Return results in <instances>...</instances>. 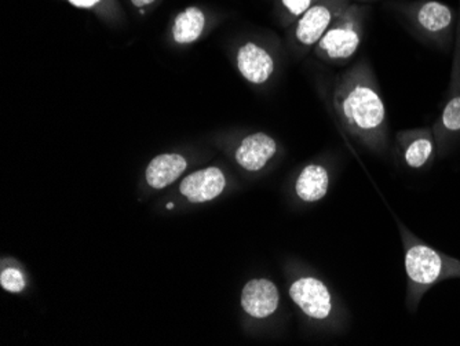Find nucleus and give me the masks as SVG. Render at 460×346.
Segmentation results:
<instances>
[{"label": "nucleus", "mask_w": 460, "mask_h": 346, "mask_svg": "<svg viewBox=\"0 0 460 346\" xmlns=\"http://www.w3.org/2000/svg\"><path fill=\"white\" fill-rule=\"evenodd\" d=\"M331 102L349 138L379 156L389 152L386 105L368 59H360L335 77Z\"/></svg>", "instance_id": "obj_1"}, {"label": "nucleus", "mask_w": 460, "mask_h": 346, "mask_svg": "<svg viewBox=\"0 0 460 346\" xmlns=\"http://www.w3.org/2000/svg\"><path fill=\"white\" fill-rule=\"evenodd\" d=\"M395 221L404 250V270L407 278L405 306L408 312L415 314L425 294L436 284L449 279L460 278V260L434 249L429 243L415 236L404 222L397 218Z\"/></svg>", "instance_id": "obj_2"}, {"label": "nucleus", "mask_w": 460, "mask_h": 346, "mask_svg": "<svg viewBox=\"0 0 460 346\" xmlns=\"http://www.w3.org/2000/svg\"><path fill=\"white\" fill-rule=\"evenodd\" d=\"M288 293L299 311L317 327L333 334H343L349 329L350 312L345 301L319 276H296Z\"/></svg>", "instance_id": "obj_3"}, {"label": "nucleus", "mask_w": 460, "mask_h": 346, "mask_svg": "<svg viewBox=\"0 0 460 346\" xmlns=\"http://www.w3.org/2000/svg\"><path fill=\"white\" fill-rule=\"evenodd\" d=\"M395 10L415 38L449 53L454 50L459 13L440 0H400Z\"/></svg>", "instance_id": "obj_4"}, {"label": "nucleus", "mask_w": 460, "mask_h": 346, "mask_svg": "<svg viewBox=\"0 0 460 346\" xmlns=\"http://www.w3.org/2000/svg\"><path fill=\"white\" fill-rule=\"evenodd\" d=\"M368 7L351 2L328 28L313 51L333 66H346L360 50Z\"/></svg>", "instance_id": "obj_5"}, {"label": "nucleus", "mask_w": 460, "mask_h": 346, "mask_svg": "<svg viewBox=\"0 0 460 346\" xmlns=\"http://www.w3.org/2000/svg\"><path fill=\"white\" fill-rule=\"evenodd\" d=\"M457 13H459V20H457L456 39L452 50L448 95L440 116L433 126L437 142V157H446L460 142V4Z\"/></svg>", "instance_id": "obj_6"}, {"label": "nucleus", "mask_w": 460, "mask_h": 346, "mask_svg": "<svg viewBox=\"0 0 460 346\" xmlns=\"http://www.w3.org/2000/svg\"><path fill=\"white\" fill-rule=\"evenodd\" d=\"M350 4V0H319L289 27L292 48L301 53L314 49L333 20Z\"/></svg>", "instance_id": "obj_7"}, {"label": "nucleus", "mask_w": 460, "mask_h": 346, "mask_svg": "<svg viewBox=\"0 0 460 346\" xmlns=\"http://www.w3.org/2000/svg\"><path fill=\"white\" fill-rule=\"evenodd\" d=\"M394 151L400 164L412 172L430 169L437 157L433 128L412 129L395 134Z\"/></svg>", "instance_id": "obj_8"}, {"label": "nucleus", "mask_w": 460, "mask_h": 346, "mask_svg": "<svg viewBox=\"0 0 460 346\" xmlns=\"http://www.w3.org/2000/svg\"><path fill=\"white\" fill-rule=\"evenodd\" d=\"M279 155V144L270 134L263 131L245 134L234 144V162L240 169L251 174L263 172Z\"/></svg>", "instance_id": "obj_9"}, {"label": "nucleus", "mask_w": 460, "mask_h": 346, "mask_svg": "<svg viewBox=\"0 0 460 346\" xmlns=\"http://www.w3.org/2000/svg\"><path fill=\"white\" fill-rule=\"evenodd\" d=\"M234 63L243 79L252 86H263L270 82L278 69L275 54L254 40H247L237 48Z\"/></svg>", "instance_id": "obj_10"}, {"label": "nucleus", "mask_w": 460, "mask_h": 346, "mask_svg": "<svg viewBox=\"0 0 460 346\" xmlns=\"http://www.w3.org/2000/svg\"><path fill=\"white\" fill-rule=\"evenodd\" d=\"M240 304L250 319L266 320L279 311L280 293L278 286L269 279H251L243 288Z\"/></svg>", "instance_id": "obj_11"}, {"label": "nucleus", "mask_w": 460, "mask_h": 346, "mask_svg": "<svg viewBox=\"0 0 460 346\" xmlns=\"http://www.w3.org/2000/svg\"><path fill=\"white\" fill-rule=\"evenodd\" d=\"M227 177L219 167H207L183 178L180 191L192 203H206L224 193Z\"/></svg>", "instance_id": "obj_12"}, {"label": "nucleus", "mask_w": 460, "mask_h": 346, "mask_svg": "<svg viewBox=\"0 0 460 346\" xmlns=\"http://www.w3.org/2000/svg\"><path fill=\"white\" fill-rule=\"evenodd\" d=\"M332 166L328 163L313 162L299 172L296 180V196L306 205L319 203L328 195L332 184Z\"/></svg>", "instance_id": "obj_13"}, {"label": "nucleus", "mask_w": 460, "mask_h": 346, "mask_svg": "<svg viewBox=\"0 0 460 346\" xmlns=\"http://www.w3.org/2000/svg\"><path fill=\"white\" fill-rule=\"evenodd\" d=\"M210 24L208 15L201 7L190 6L175 15L172 35L177 45H192L204 35Z\"/></svg>", "instance_id": "obj_14"}, {"label": "nucleus", "mask_w": 460, "mask_h": 346, "mask_svg": "<svg viewBox=\"0 0 460 346\" xmlns=\"http://www.w3.org/2000/svg\"><path fill=\"white\" fill-rule=\"evenodd\" d=\"M188 167L185 157L178 154H163L155 157L146 169V181L155 190L169 187Z\"/></svg>", "instance_id": "obj_15"}, {"label": "nucleus", "mask_w": 460, "mask_h": 346, "mask_svg": "<svg viewBox=\"0 0 460 346\" xmlns=\"http://www.w3.org/2000/svg\"><path fill=\"white\" fill-rule=\"evenodd\" d=\"M319 0H273L275 13L283 27H291L294 22L314 6Z\"/></svg>", "instance_id": "obj_16"}, {"label": "nucleus", "mask_w": 460, "mask_h": 346, "mask_svg": "<svg viewBox=\"0 0 460 346\" xmlns=\"http://www.w3.org/2000/svg\"><path fill=\"white\" fill-rule=\"evenodd\" d=\"M66 4H71L76 9L89 10L93 13H121L116 0H66Z\"/></svg>", "instance_id": "obj_17"}, {"label": "nucleus", "mask_w": 460, "mask_h": 346, "mask_svg": "<svg viewBox=\"0 0 460 346\" xmlns=\"http://www.w3.org/2000/svg\"><path fill=\"white\" fill-rule=\"evenodd\" d=\"M0 284H2V288L4 290L10 291V293H20L25 288L22 273L18 270H14V268H7V270L2 272V275H0Z\"/></svg>", "instance_id": "obj_18"}, {"label": "nucleus", "mask_w": 460, "mask_h": 346, "mask_svg": "<svg viewBox=\"0 0 460 346\" xmlns=\"http://www.w3.org/2000/svg\"><path fill=\"white\" fill-rule=\"evenodd\" d=\"M157 0H128V4L134 7V9L138 10L141 14H144L149 7L156 4Z\"/></svg>", "instance_id": "obj_19"}, {"label": "nucleus", "mask_w": 460, "mask_h": 346, "mask_svg": "<svg viewBox=\"0 0 460 346\" xmlns=\"http://www.w3.org/2000/svg\"><path fill=\"white\" fill-rule=\"evenodd\" d=\"M350 2H369V0H350Z\"/></svg>", "instance_id": "obj_20"}, {"label": "nucleus", "mask_w": 460, "mask_h": 346, "mask_svg": "<svg viewBox=\"0 0 460 346\" xmlns=\"http://www.w3.org/2000/svg\"><path fill=\"white\" fill-rule=\"evenodd\" d=\"M174 208V205H172V203H169V205H167V208Z\"/></svg>", "instance_id": "obj_21"}]
</instances>
